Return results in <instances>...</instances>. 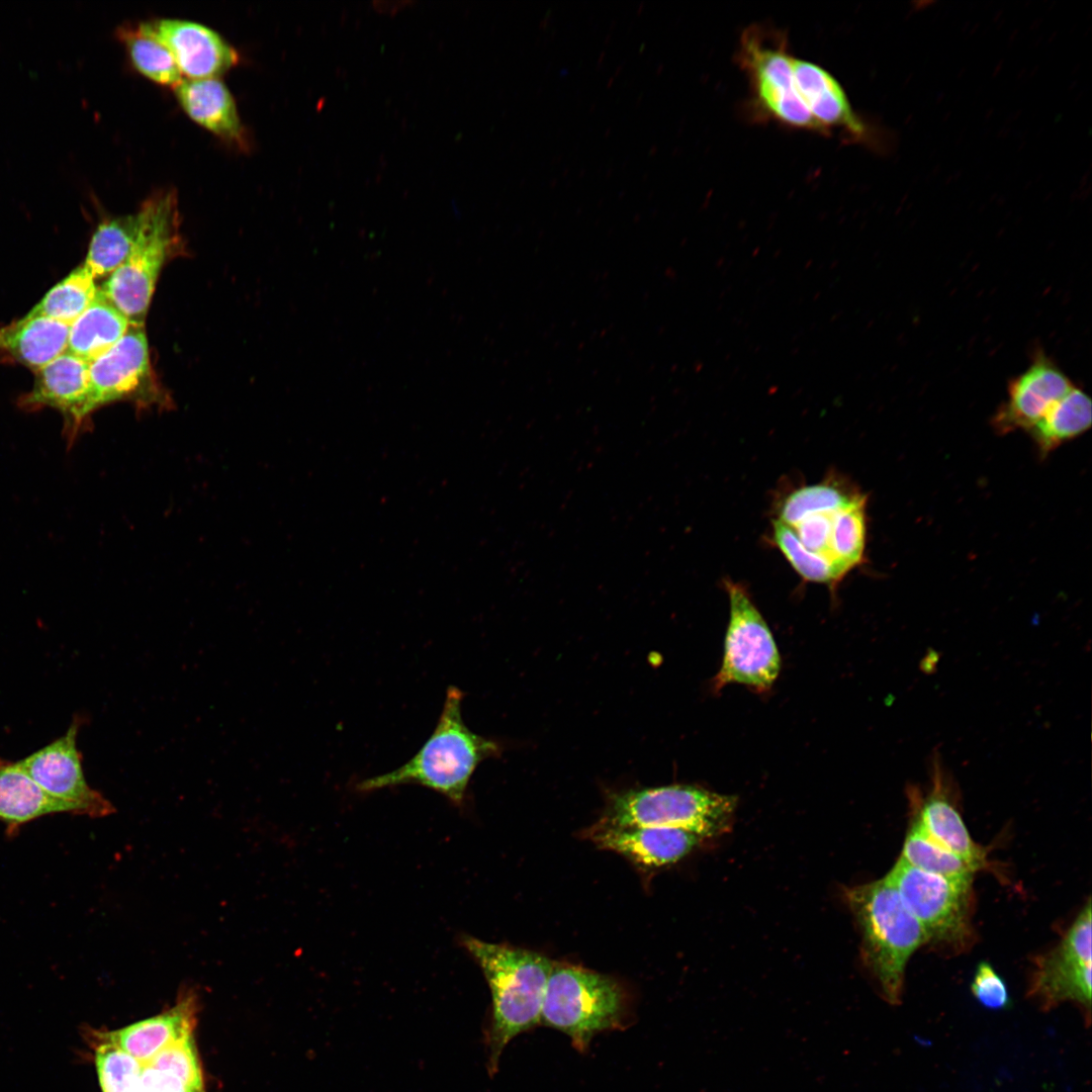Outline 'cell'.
Listing matches in <instances>:
<instances>
[{"mask_svg": "<svg viewBox=\"0 0 1092 1092\" xmlns=\"http://www.w3.org/2000/svg\"><path fill=\"white\" fill-rule=\"evenodd\" d=\"M89 365L66 351L35 371L32 388L19 398L26 411L54 407L65 418L68 443L74 442L86 422L84 407L89 387Z\"/></svg>", "mask_w": 1092, "mask_h": 1092, "instance_id": "17", "label": "cell"}, {"mask_svg": "<svg viewBox=\"0 0 1092 1092\" xmlns=\"http://www.w3.org/2000/svg\"><path fill=\"white\" fill-rule=\"evenodd\" d=\"M414 3H415L414 1H410V0H396V1L374 0L372 2V5L377 11H379L381 13L394 14L399 9L405 7L406 5H411V4H414Z\"/></svg>", "mask_w": 1092, "mask_h": 1092, "instance_id": "35", "label": "cell"}, {"mask_svg": "<svg viewBox=\"0 0 1092 1092\" xmlns=\"http://www.w3.org/2000/svg\"><path fill=\"white\" fill-rule=\"evenodd\" d=\"M772 536L779 550L804 580L825 583L835 588L843 578L827 557L807 549L792 527L775 520Z\"/></svg>", "mask_w": 1092, "mask_h": 1092, "instance_id": "30", "label": "cell"}, {"mask_svg": "<svg viewBox=\"0 0 1092 1092\" xmlns=\"http://www.w3.org/2000/svg\"><path fill=\"white\" fill-rule=\"evenodd\" d=\"M866 508L867 496L862 494L832 515L829 558L842 577L864 561Z\"/></svg>", "mask_w": 1092, "mask_h": 1092, "instance_id": "26", "label": "cell"}, {"mask_svg": "<svg viewBox=\"0 0 1092 1092\" xmlns=\"http://www.w3.org/2000/svg\"><path fill=\"white\" fill-rule=\"evenodd\" d=\"M793 73L803 103L824 130L839 129L850 142L874 146L877 129L852 108L839 81L818 64L794 56Z\"/></svg>", "mask_w": 1092, "mask_h": 1092, "instance_id": "15", "label": "cell"}, {"mask_svg": "<svg viewBox=\"0 0 1092 1092\" xmlns=\"http://www.w3.org/2000/svg\"><path fill=\"white\" fill-rule=\"evenodd\" d=\"M587 835L599 847L613 850L646 868L672 863L688 854L703 838L676 828L614 826L599 822Z\"/></svg>", "mask_w": 1092, "mask_h": 1092, "instance_id": "18", "label": "cell"}, {"mask_svg": "<svg viewBox=\"0 0 1092 1092\" xmlns=\"http://www.w3.org/2000/svg\"><path fill=\"white\" fill-rule=\"evenodd\" d=\"M75 809L46 793L18 764L0 757V821L6 835L14 836L19 828L37 818Z\"/></svg>", "mask_w": 1092, "mask_h": 1092, "instance_id": "21", "label": "cell"}, {"mask_svg": "<svg viewBox=\"0 0 1092 1092\" xmlns=\"http://www.w3.org/2000/svg\"><path fill=\"white\" fill-rule=\"evenodd\" d=\"M135 214L136 235L129 255L98 290L131 324L144 325L162 267L180 245L176 194L156 193Z\"/></svg>", "mask_w": 1092, "mask_h": 1092, "instance_id": "4", "label": "cell"}, {"mask_svg": "<svg viewBox=\"0 0 1092 1092\" xmlns=\"http://www.w3.org/2000/svg\"><path fill=\"white\" fill-rule=\"evenodd\" d=\"M833 513H819L809 516L792 527L807 549L823 555L829 560V539Z\"/></svg>", "mask_w": 1092, "mask_h": 1092, "instance_id": "34", "label": "cell"}, {"mask_svg": "<svg viewBox=\"0 0 1092 1092\" xmlns=\"http://www.w3.org/2000/svg\"><path fill=\"white\" fill-rule=\"evenodd\" d=\"M724 584L730 616L722 664L712 680V689L719 693L735 682L757 693L766 692L781 669L774 636L744 586L729 579Z\"/></svg>", "mask_w": 1092, "mask_h": 1092, "instance_id": "8", "label": "cell"}, {"mask_svg": "<svg viewBox=\"0 0 1092 1092\" xmlns=\"http://www.w3.org/2000/svg\"><path fill=\"white\" fill-rule=\"evenodd\" d=\"M1091 424V399L1086 392L1074 385L1028 433L1043 458L1065 442L1084 434Z\"/></svg>", "mask_w": 1092, "mask_h": 1092, "instance_id": "24", "label": "cell"}, {"mask_svg": "<svg viewBox=\"0 0 1092 1092\" xmlns=\"http://www.w3.org/2000/svg\"><path fill=\"white\" fill-rule=\"evenodd\" d=\"M197 1005L196 995L186 993L165 1012L103 1035L138 1061L148 1062L193 1036Z\"/></svg>", "mask_w": 1092, "mask_h": 1092, "instance_id": "19", "label": "cell"}, {"mask_svg": "<svg viewBox=\"0 0 1092 1092\" xmlns=\"http://www.w3.org/2000/svg\"><path fill=\"white\" fill-rule=\"evenodd\" d=\"M95 1049V1063L101 1092H134L142 1063L103 1034Z\"/></svg>", "mask_w": 1092, "mask_h": 1092, "instance_id": "32", "label": "cell"}, {"mask_svg": "<svg viewBox=\"0 0 1092 1092\" xmlns=\"http://www.w3.org/2000/svg\"><path fill=\"white\" fill-rule=\"evenodd\" d=\"M931 788L926 796L911 786L908 795L914 811L913 820L936 842L968 862L975 871L986 868L985 850L976 844L950 797L951 779L938 753L930 764Z\"/></svg>", "mask_w": 1092, "mask_h": 1092, "instance_id": "14", "label": "cell"}, {"mask_svg": "<svg viewBox=\"0 0 1092 1092\" xmlns=\"http://www.w3.org/2000/svg\"><path fill=\"white\" fill-rule=\"evenodd\" d=\"M144 325L131 324L124 336L89 365L86 419L97 408L123 399H149L143 393L150 377Z\"/></svg>", "mask_w": 1092, "mask_h": 1092, "instance_id": "12", "label": "cell"}, {"mask_svg": "<svg viewBox=\"0 0 1092 1092\" xmlns=\"http://www.w3.org/2000/svg\"><path fill=\"white\" fill-rule=\"evenodd\" d=\"M1091 964L1089 899L1059 945L1036 960L1029 995L1044 1009L1072 1001L1080 1004L1089 1015Z\"/></svg>", "mask_w": 1092, "mask_h": 1092, "instance_id": "10", "label": "cell"}, {"mask_svg": "<svg viewBox=\"0 0 1092 1092\" xmlns=\"http://www.w3.org/2000/svg\"><path fill=\"white\" fill-rule=\"evenodd\" d=\"M845 898L861 935L864 964L885 1000L898 1004L906 965L914 951L929 942L928 936L887 876L847 889Z\"/></svg>", "mask_w": 1092, "mask_h": 1092, "instance_id": "3", "label": "cell"}, {"mask_svg": "<svg viewBox=\"0 0 1092 1092\" xmlns=\"http://www.w3.org/2000/svg\"><path fill=\"white\" fill-rule=\"evenodd\" d=\"M971 991L977 1001L992 1010H1001L1010 1005V997L1004 980L988 963L978 965Z\"/></svg>", "mask_w": 1092, "mask_h": 1092, "instance_id": "33", "label": "cell"}, {"mask_svg": "<svg viewBox=\"0 0 1092 1092\" xmlns=\"http://www.w3.org/2000/svg\"><path fill=\"white\" fill-rule=\"evenodd\" d=\"M178 101L188 115L225 138H240L242 124L234 98L218 79L186 78L175 85Z\"/></svg>", "mask_w": 1092, "mask_h": 1092, "instance_id": "22", "label": "cell"}, {"mask_svg": "<svg viewBox=\"0 0 1092 1092\" xmlns=\"http://www.w3.org/2000/svg\"><path fill=\"white\" fill-rule=\"evenodd\" d=\"M463 693L449 687L437 725L419 751L401 766L360 781L359 792L402 785L431 789L462 805L470 779L479 763L499 753L498 744L470 730L462 718Z\"/></svg>", "mask_w": 1092, "mask_h": 1092, "instance_id": "1", "label": "cell"}, {"mask_svg": "<svg viewBox=\"0 0 1092 1092\" xmlns=\"http://www.w3.org/2000/svg\"><path fill=\"white\" fill-rule=\"evenodd\" d=\"M627 1019V995L616 980L576 966L553 964L541 1023L568 1035L576 1051L586 1052L598 1032L623 1028Z\"/></svg>", "mask_w": 1092, "mask_h": 1092, "instance_id": "5", "label": "cell"}, {"mask_svg": "<svg viewBox=\"0 0 1092 1092\" xmlns=\"http://www.w3.org/2000/svg\"><path fill=\"white\" fill-rule=\"evenodd\" d=\"M130 326L128 318L100 291L70 326L67 351L91 363L114 346Z\"/></svg>", "mask_w": 1092, "mask_h": 1092, "instance_id": "23", "label": "cell"}, {"mask_svg": "<svg viewBox=\"0 0 1092 1092\" xmlns=\"http://www.w3.org/2000/svg\"><path fill=\"white\" fill-rule=\"evenodd\" d=\"M154 36L172 54L189 78H212L238 61V54L217 32L189 20L158 19L138 27Z\"/></svg>", "mask_w": 1092, "mask_h": 1092, "instance_id": "16", "label": "cell"}, {"mask_svg": "<svg viewBox=\"0 0 1092 1092\" xmlns=\"http://www.w3.org/2000/svg\"><path fill=\"white\" fill-rule=\"evenodd\" d=\"M136 214L102 221L82 264L94 279L113 273L127 258L136 235Z\"/></svg>", "mask_w": 1092, "mask_h": 1092, "instance_id": "25", "label": "cell"}, {"mask_svg": "<svg viewBox=\"0 0 1092 1092\" xmlns=\"http://www.w3.org/2000/svg\"><path fill=\"white\" fill-rule=\"evenodd\" d=\"M95 279L81 265L57 283L29 311L71 326L94 301Z\"/></svg>", "mask_w": 1092, "mask_h": 1092, "instance_id": "29", "label": "cell"}, {"mask_svg": "<svg viewBox=\"0 0 1092 1092\" xmlns=\"http://www.w3.org/2000/svg\"><path fill=\"white\" fill-rule=\"evenodd\" d=\"M1073 387L1052 358L1037 350L1029 367L1009 381L1007 399L992 419L993 429L1000 435L1028 432Z\"/></svg>", "mask_w": 1092, "mask_h": 1092, "instance_id": "13", "label": "cell"}, {"mask_svg": "<svg viewBox=\"0 0 1092 1092\" xmlns=\"http://www.w3.org/2000/svg\"><path fill=\"white\" fill-rule=\"evenodd\" d=\"M899 859L923 872L952 880L972 881L976 872L963 858L931 838L914 820Z\"/></svg>", "mask_w": 1092, "mask_h": 1092, "instance_id": "28", "label": "cell"}, {"mask_svg": "<svg viewBox=\"0 0 1092 1092\" xmlns=\"http://www.w3.org/2000/svg\"><path fill=\"white\" fill-rule=\"evenodd\" d=\"M84 718L75 715L64 735L18 760L19 766L50 796L71 805L76 815L101 818L115 807L86 782L77 736Z\"/></svg>", "mask_w": 1092, "mask_h": 1092, "instance_id": "11", "label": "cell"}, {"mask_svg": "<svg viewBox=\"0 0 1092 1092\" xmlns=\"http://www.w3.org/2000/svg\"><path fill=\"white\" fill-rule=\"evenodd\" d=\"M132 63L140 72L162 84L176 85L181 71L170 51L154 36L136 30L122 32Z\"/></svg>", "mask_w": 1092, "mask_h": 1092, "instance_id": "31", "label": "cell"}, {"mask_svg": "<svg viewBox=\"0 0 1092 1092\" xmlns=\"http://www.w3.org/2000/svg\"><path fill=\"white\" fill-rule=\"evenodd\" d=\"M70 326L38 314L0 326V357L34 372L67 351Z\"/></svg>", "mask_w": 1092, "mask_h": 1092, "instance_id": "20", "label": "cell"}, {"mask_svg": "<svg viewBox=\"0 0 1092 1092\" xmlns=\"http://www.w3.org/2000/svg\"><path fill=\"white\" fill-rule=\"evenodd\" d=\"M928 940L962 949L972 937L971 884L929 874L899 859L887 875Z\"/></svg>", "mask_w": 1092, "mask_h": 1092, "instance_id": "9", "label": "cell"}, {"mask_svg": "<svg viewBox=\"0 0 1092 1092\" xmlns=\"http://www.w3.org/2000/svg\"><path fill=\"white\" fill-rule=\"evenodd\" d=\"M862 494L833 478L803 485L785 497L779 508L777 520L794 527L809 516L836 512Z\"/></svg>", "mask_w": 1092, "mask_h": 1092, "instance_id": "27", "label": "cell"}, {"mask_svg": "<svg viewBox=\"0 0 1092 1092\" xmlns=\"http://www.w3.org/2000/svg\"><path fill=\"white\" fill-rule=\"evenodd\" d=\"M785 32L764 24L747 26L736 61L745 73L755 115L786 127L825 134L797 91Z\"/></svg>", "mask_w": 1092, "mask_h": 1092, "instance_id": "7", "label": "cell"}, {"mask_svg": "<svg viewBox=\"0 0 1092 1092\" xmlns=\"http://www.w3.org/2000/svg\"><path fill=\"white\" fill-rule=\"evenodd\" d=\"M462 944L479 965L491 993L487 1069L492 1076L507 1044L541 1024L546 985L554 962L535 951L472 936L463 937Z\"/></svg>", "mask_w": 1092, "mask_h": 1092, "instance_id": "2", "label": "cell"}, {"mask_svg": "<svg viewBox=\"0 0 1092 1092\" xmlns=\"http://www.w3.org/2000/svg\"><path fill=\"white\" fill-rule=\"evenodd\" d=\"M736 804L734 796L698 786L630 790L610 798L600 822L614 826L676 828L704 839L730 829Z\"/></svg>", "mask_w": 1092, "mask_h": 1092, "instance_id": "6", "label": "cell"}]
</instances>
